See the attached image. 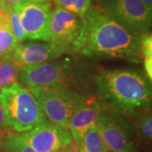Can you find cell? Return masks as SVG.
Listing matches in <instances>:
<instances>
[{
	"mask_svg": "<svg viewBox=\"0 0 152 152\" xmlns=\"http://www.w3.org/2000/svg\"><path fill=\"white\" fill-rule=\"evenodd\" d=\"M141 36L95 4L81 19L80 31L72 48L86 56L124 58L140 63L143 61Z\"/></svg>",
	"mask_w": 152,
	"mask_h": 152,
	"instance_id": "6da1fadb",
	"label": "cell"
},
{
	"mask_svg": "<svg viewBox=\"0 0 152 152\" xmlns=\"http://www.w3.org/2000/svg\"><path fill=\"white\" fill-rule=\"evenodd\" d=\"M98 95L111 111L134 116L149 109L151 85L146 75L132 69L102 72L96 77Z\"/></svg>",
	"mask_w": 152,
	"mask_h": 152,
	"instance_id": "7a4b0ae2",
	"label": "cell"
},
{
	"mask_svg": "<svg viewBox=\"0 0 152 152\" xmlns=\"http://www.w3.org/2000/svg\"><path fill=\"white\" fill-rule=\"evenodd\" d=\"M0 104L7 127L23 134L47 121L37 98L19 82L0 90Z\"/></svg>",
	"mask_w": 152,
	"mask_h": 152,
	"instance_id": "3957f363",
	"label": "cell"
},
{
	"mask_svg": "<svg viewBox=\"0 0 152 152\" xmlns=\"http://www.w3.org/2000/svg\"><path fill=\"white\" fill-rule=\"evenodd\" d=\"M28 89L37 98L47 120L62 129H67L71 117L86 103L80 96L61 85Z\"/></svg>",
	"mask_w": 152,
	"mask_h": 152,
	"instance_id": "277c9868",
	"label": "cell"
},
{
	"mask_svg": "<svg viewBox=\"0 0 152 152\" xmlns=\"http://www.w3.org/2000/svg\"><path fill=\"white\" fill-rule=\"evenodd\" d=\"M26 39L48 42L53 5L50 2L36 3L26 0L14 7Z\"/></svg>",
	"mask_w": 152,
	"mask_h": 152,
	"instance_id": "5b68a950",
	"label": "cell"
},
{
	"mask_svg": "<svg viewBox=\"0 0 152 152\" xmlns=\"http://www.w3.org/2000/svg\"><path fill=\"white\" fill-rule=\"evenodd\" d=\"M99 5L108 15L138 33L150 32L152 10L140 0H104Z\"/></svg>",
	"mask_w": 152,
	"mask_h": 152,
	"instance_id": "8992f818",
	"label": "cell"
},
{
	"mask_svg": "<svg viewBox=\"0 0 152 152\" xmlns=\"http://www.w3.org/2000/svg\"><path fill=\"white\" fill-rule=\"evenodd\" d=\"M97 121L107 151L130 152L133 148L130 128L121 115L101 106Z\"/></svg>",
	"mask_w": 152,
	"mask_h": 152,
	"instance_id": "52a82bcc",
	"label": "cell"
},
{
	"mask_svg": "<svg viewBox=\"0 0 152 152\" xmlns=\"http://www.w3.org/2000/svg\"><path fill=\"white\" fill-rule=\"evenodd\" d=\"M81 19L69 11L57 7L53 11L50 22L49 43L58 56L68 52L78 37Z\"/></svg>",
	"mask_w": 152,
	"mask_h": 152,
	"instance_id": "ba28073f",
	"label": "cell"
},
{
	"mask_svg": "<svg viewBox=\"0 0 152 152\" xmlns=\"http://www.w3.org/2000/svg\"><path fill=\"white\" fill-rule=\"evenodd\" d=\"M21 134L36 152H60L72 144L66 129L59 128L48 120Z\"/></svg>",
	"mask_w": 152,
	"mask_h": 152,
	"instance_id": "9c48e42d",
	"label": "cell"
},
{
	"mask_svg": "<svg viewBox=\"0 0 152 152\" xmlns=\"http://www.w3.org/2000/svg\"><path fill=\"white\" fill-rule=\"evenodd\" d=\"M66 65L62 62H46L19 69L18 80L27 88L61 85L65 75Z\"/></svg>",
	"mask_w": 152,
	"mask_h": 152,
	"instance_id": "30bf717a",
	"label": "cell"
},
{
	"mask_svg": "<svg viewBox=\"0 0 152 152\" xmlns=\"http://www.w3.org/2000/svg\"><path fill=\"white\" fill-rule=\"evenodd\" d=\"M18 69L37 65L58 57L49 42L19 43L10 54Z\"/></svg>",
	"mask_w": 152,
	"mask_h": 152,
	"instance_id": "8fae6325",
	"label": "cell"
},
{
	"mask_svg": "<svg viewBox=\"0 0 152 152\" xmlns=\"http://www.w3.org/2000/svg\"><path fill=\"white\" fill-rule=\"evenodd\" d=\"M101 105L97 102L85 103L71 117L68 128L77 147L80 145L83 135L97 120Z\"/></svg>",
	"mask_w": 152,
	"mask_h": 152,
	"instance_id": "7c38bea8",
	"label": "cell"
},
{
	"mask_svg": "<svg viewBox=\"0 0 152 152\" xmlns=\"http://www.w3.org/2000/svg\"><path fill=\"white\" fill-rule=\"evenodd\" d=\"M78 150L79 152H107L97 120L83 135Z\"/></svg>",
	"mask_w": 152,
	"mask_h": 152,
	"instance_id": "4fadbf2b",
	"label": "cell"
},
{
	"mask_svg": "<svg viewBox=\"0 0 152 152\" xmlns=\"http://www.w3.org/2000/svg\"><path fill=\"white\" fill-rule=\"evenodd\" d=\"M9 10L0 15V58L10 54L19 44L9 26Z\"/></svg>",
	"mask_w": 152,
	"mask_h": 152,
	"instance_id": "5bb4252c",
	"label": "cell"
},
{
	"mask_svg": "<svg viewBox=\"0 0 152 152\" xmlns=\"http://www.w3.org/2000/svg\"><path fill=\"white\" fill-rule=\"evenodd\" d=\"M19 69L10 54L0 58V90L18 83Z\"/></svg>",
	"mask_w": 152,
	"mask_h": 152,
	"instance_id": "9a60e30c",
	"label": "cell"
},
{
	"mask_svg": "<svg viewBox=\"0 0 152 152\" xmlns=\"http://www.w3.org/2000/svg\"><path fill=\"white\" fill-rule=\"evenodd\" d=\"M1 151L4 152H36L20 133L9 132L3 139Z\"/></svg>",
	"mask_w": 152,
	"mask_h": 152,
	"instance_id": "2e32d148",
	"label": "cell"
},
{
	"mask_svg": "<svg viewBox=\"0 0 152 152\" xmlns=\"http://www.w3.org/2000/svg\"><path fill=\"white\" fill-rule=\"evenodd\" d=\"M56 5L82 19L92 4L91 0H53Z\"/></svg>",
	"mask_w": 152,
	"mask_h": 152,
	"instance_id": "e0dca14e",
	"label": "cell"
},
{
	"mask_svg": "<svg viewBox=\"0 0 152 152\" xmlns=\"http://www.w3.org/2000/svg\"><path fill=\"white\" fill-rule=\"evenodd\" d=\"M140 51L146 76L152 80V36L151 32L142 34L140 41Z\"/></svg>",
	"mask_w": 152,
	"mask_h": 152,
	"instance_id": "ac0fdd59",
	"label": "cell"
},
{
	"mask_svg": "<svg viewBox=\"0 0 152 152\" xmlns=\"http://www.w3.org/2000/svg\"><path fill=\"white\" fill-rule=\"evenodd\" d=\"M138 134L145 141L150 142L152 138V118L150 108L144 112L138 124Z\"/></svg>",
	"mask_w": 152,
	"mask_h": 152,
	"instance_id": "d6986e66",
	"label": "cell"
},
{
	"mask_svg": "<svg viewBox=\"0 0 152 152\" xmlns=\"http://www.w3.org/2000/svg\"><path fill=\"white\" fill-rule=\"evenodd\" d=\"M8 20H9V26H10V28L14 37L17 40L18 43H22L26 38L24 31L22 29L21 24L20 21V19H19V16L17 15L15 8H12L9 10Z\"/></svg>",
	"mask_w": 152,
	"mask_h": 152,
	"instance_id": "ffe728a7",
	"label": "cell"
},
{
	"mask_svg": "<svg viewBox=\"0 0 152 152\" xmlns=\"http://www.w3.org/2000/svg\"><path fill=\"white\" fill-rule=\"evenodd\" d=\"M10 129L7 127L5 124V119H4V111L2 108V106L0 104V136L3 137L6 134L10 132Z\"/></svg>",
	"mask_w": 152,
	"mask_h": 152,
	"instance_id": "44dd1931",
	"label": "cell"
},
{
	"mask_svg": "<svg viewBox=\"0 0 152 152\" xmlns=\"http://www.w3.org/2000/svg\"><path fill=\"white\" fill-rule=\"evenodd\" d=\"M23 1H26V0H1V2H2V4H3L4 10L14 8L16 4L21 3Z\"/></svg>",
	"mask_w": 152,
	"mask_h": 152,
	"instance_id": "7402d4cb",
	"label": "cell"
},
{
	"mask_svg": "<svg viewBox=\"0 0 152 152\" xmlns=\"http://www.w3.org/2000/svg\"><path fill=\"white\" fill-rule=\"evenodd\" d=\"M140 1L145 4V5L146 6L148 9L152 10V0H140Z\"/></svg>",
	"mask_w": 152,
	"mask_h": 152,
	"instance_id": "603a6c76",
	"label": "cell"
},
{
	"mask_svg": "<svg viewBox=\"0 0 152 152\" xmlns=\"http://www.w3.org/2000/svg\"><path fill=\"white\" fill-rule=\"evenodd\" d=\"M8 10H4L3 4H2V2H1V0H0V15H4V14L6 13Z\"/></svg>",
	"mask_w": 152,
	"mask_h": 152,
	"instance_id": "cb8c5ba5",
	"label": "cell"
},
{
	"mask_svg": "<svg viewBox=\"0 0 152 152\" xmlns=\"http://www.w3.org/2000/svg\"><path fill=\"white\" fill-rule=\"evenodd\" d=\"M60 152H74V151H73V150L71 149V145H69V147L66 148V149L63 150L62 151H60Z\"/></svg>",
	"mask_w": 152,
	"mask_h": 152,
	"instance_id": "d4e9b609",
	"label": "cell"
},
{
	"mask_svg": "<svg viewBox=\"0 0 152 152\" xmlns=\"http://www.w3.org/2000/svg\"><path fill=\"white\" fill-rule=\"evenodd\" d=\"M29 1H32L36 3H43V2H50V0H29Z\"/></svg>",
	"mask_w": 152,
	"mask_h": 152,
	"instance_id": "484cf974",
	"label": "cell"
},
{
	"mask_svg": "<svg viewBox=\"0 0 152 152\" xmlns=\"http://www.w3.org/2000/svg\"><path fill=\"white\" fill-rule=\"evenodd\" d=\"M104 0H91V2H93L94 4H100L103 2Z\"/></svg>",
	"mask_w": 152,
	"mask_h": 152,
	"instance_id": "4316f807",
	"label": "cell"
},
{
	"mask_svg": "<svg viewBox=\"0 0 152 152\" xmlns=\"http://www.w3.org/2000/svg\"><path fill=\"white\" fill-rule=\"evenodd\" d=\"M1 145H2V139H1V137H0V148H1Z\"/></svg>",
	"mask_w": 152,
	"mask_h": 152,
	"instance_id": "83f0119b",
	"label": "cell"
},
{
	"mask_svg": "<svg viewBox=\"0 0 152 152\" xmlns=\"http://www.w3.org/2000/svg\"><path fill=\"white\" fill-rule=\"evenodd\" d=\"M0 152H4V151H1V150H0Z\"/></svg>",
	"mask_w": 152,
	"mask_h": 152,
	"instance_id": "f1b7e54d",
	"label": "cell"
},
{
	"mask_svg": "<svg viewBox=\"0 0 152 152\" xmlns=\"http://www.w3.org/2000/svg\"></svg>",
	"mask_w": 152,
	"mask_h": 152,
	"instance_id": "f546056e",
	"label": "cell"
}]
</instances>
